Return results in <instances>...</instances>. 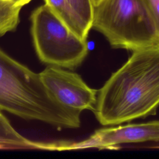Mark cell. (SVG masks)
Segmentation results:
<instances>
[{
	"instance_id": "cell-6",
	"label": "cell",
	"mask_w": 159,
	"mask_h": 159,
	"mask_svg": "<svg viewBox=\"0 0 159 159\" xmlns=\"http://www.w3.org/2000/svg\"><path fill=\"white\" fill-rule=\"evenodd\" d=\"M158 140H159V120H155L98 130L88 139L77 143L57 142L56 150L86 148H109L124 143Z\"/></svg>"
},
{
	"instance_id": "cell-7",
	"label": "cell",
	"mask_w": 159,
	"mask_h": 159,
	"mask_svg": "<svg viewBox=\"0 0 159 159\" xmlns=\"http://www.w3.org/2000/svg\"><path fill=\"white\" fill-rule=\"evenodd\" d=\"M66 26L86 41L93 27L94 5L91 0H43Z\"/></svg>"
},
{
	"instance_id": "cell-5",
	"label": "cell",
	"mask_w": 159,
	"mask_h": 159,
	"mask_svg": "<svg viewBox=\"0 0 159 159\" xmlns=\"http://www.w3.org/2000/svg\"><path fill=\"white\" fill-rule=\"evenodd\" d=\"M39 75L45 86L65 106L80 112L94 111L98 91L89 87L78 74L48 65Z\"/></svg>"
},
{
	"instance_id": "cell-4",
	"label": "cell",
	"mask_w": 159,
	"mask_h": 159,
	"mask_svg": "<svg viewBox=\"0 0 159 159\" xmlns=\"http://www.w3.org/2000/svg\"><path fill=\"white\" fill-rule=\"evenodd\" d=\"M31 34L39 60L48 65L74 70L88 53L86 41L75 35L45 4L30 16Z\"/></svg>"
},
{
	"instance_id": "cell-10",
	"label": "cell",
	"mask_w": 159,
	"mask_h": 159,
	"mask_svg": "<svg viewBox=\"0 0 159 159\" xmlns=\"http://www.w3.org/2000/svg\"><path fill=\"white\" fill-rule=\"evenodd\" d=\"M159 34V0H146Z\"/></svg>"
},
{
	"instance_id": "cell-1",
	"label": "cell",
	"mask_w": 159,
	"mask_h": 159,
	"mask_svg": "<svg viewBox=\"0 0 159 159\" xmlns=\"http://www.w3.org/2000/svg\"><path fill=\"white\" fill-rule=\"evenodd\" d=\"M159 106V45L132 51L97 96L95 113L103 125L155 114Z\"/></svg>"
},
{
	"instance_id": "cell-9",
	"label": "cell",
	"mask_w": 159,
	"mask_h": 159,
	"mask_svg": "<svg viewBox=\"0 0 159 159\" xmlns=\"http://www.w3.org/2000/svg\"><path fill=\"white\" fill-rule=\"evenodd\" d=\"M21 8L9 0H0V37L16 30L20 21Z\"/></svg>"
},
{
	"instance_id": "cell-8",
	"label": "cell",
	"mask_w": 159,
	"mask_h": 159,
	"mask_svg": "<svg viewBox=\"0 0 159 159\" xmlns=\"http://www.w3.org/2000/svg\"><path fill=\"white\" fill-rule=\"evenodd\" d=\"M47 148V143L30 140L17 132L9 120L0 112V149Z\"/></svg>"
},
{
	"instance_id": "cell-11",
	"label": "cell",
	"mask_w": 159,
	"mask_h": 159,
	"mask_svg": "<svg viewBox=\"0 0 159 159\" xmlns=\"http://www.w3.org/2000/svg\"><path fill=\"white\" fill-rule=\"evenodd\" d=\"M15 6L22 7L23 6L28 4L31 1V0H9Z\"/></svg>"
},
{
	"instance_id": "cell-2",
	"label": "cell",
	"mask_w": 159,
	"mask_h": 159,
	"mask_svg": "<svg viewBox=\"0 0 159 159\" xmlns=\"http://www.w3.org/2000/svg\"><path fill=\"white\" fill-rule=\"evenodd\" d=\"M0 109L58 129H76L81 112L61 104L40 76L0 48Z\"/></svg>"
},
{
	"instance_id": "cell-3",
	"label": "cell",
	"mask_w": 159,
	"mask_h": 159,
	"mask_svg": "<svg viewBox=\"0 0 159 159\" xmlns=\"http://www.w3.org/2000/svg\"><path fill=\"white\" fill-rule=\"evenodd\" d=\"M111 46L130 51L159 45L146 0H102L94 6L93 27Z\"/></svg>"
},
{
	"instance_id": "cell-12",
	"label": "cell",
	"mask_w": 159,
	"mask_h": 159,
	"mask_svg": "<svg viewBox=\"0 0 159 159\" xmlns=\"http://www.w3.org/2000/svg\"><path fill=\"white\" fill-rule=\"evenodd\" d=\"M91 1H92V2H93V4L94 6L98 4L102 0H91Z\"/></svg>"
}]
</instances>
